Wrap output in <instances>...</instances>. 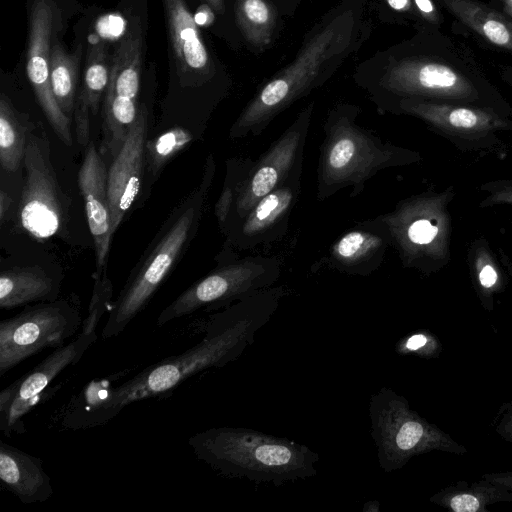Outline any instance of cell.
I'll return each mask as SVG.
<instances>
[{
    "instance_id": "obj_33",
    "label": "cell",
    "mask_w": 512,
    "mask_h": 512,
    "mask_svg": "<svg viewBox=\"0 0 512 512\" xmlns=\"http://www.w3.org/2000/svg\"><path fill=\"white\" fill-rule=\"evenodd\" d=\"M371 5L382 22L413 27L412 0H373Z\"/></svg>"
},
{
    "instance_id": "obj_16",
    "label": "cell",
    "mask_w": 512,
    "mask_h": 512,
    "mask_svg": "<svg viewBox=\"0 0 512 512\" xmlns=\"http://www.w3.org/2000/svg\"><path fill=\"white\" fill-rule=\"evenodd\" d=\"M303 161L278 187L262 197L226 236L224 247L252 250L281 240L301 193Z\"/></svg>"
},
{
    "instance_id": "obj_28",
    "label": "cell",
    "mask_w": 512,
    "mask_h": 512,
    "mask_svg": "<svg viewBox=\"0 0 512 512\" xmlns=\"http://www.w3.org/2000/svg\"><path fill=\"white\" fill-rule=\"evenodd\" d=\"M81 46L68 53L55 42L51 49L50 83L54 97L61 110L70 118L75 109L76 83L78 76Z\"/></svg>"
},
{
    "instance_id": "obj_2",
    "label": "cell",
    "mask_w": 512,
    "mask_h": 512,
    "mask_svg": "<svg viewBox=\"0 0 512 512\" xmlns=\"http://www.w3.org/2000/svg\"><path fill=\"white\" fill-rule=\"evenodd\" d=\"M285 286H272L238 300L208 318L203 338L193 347L162 359L117 386L91 382L71 399L62 424L86 429L107 424L128 405L172 392L196 374L238 359L276 312Z\"/></svg>"
},
{
    "instance_id": "obj_25",
    "label": "cell",
    "mask_w": 512,
    "mask_h": 512,
    "mask_svg": "<svg viewBox=\"0 0 512 512\" xmlns=\"http://www.w3.org/2000/svg\"><path fill=\"white\" fill-rule=\"evenodd\" d=\"M466 264L472 288L481 306L487 312H492L495 297L505 291L509 276L485 236L476 237L469 243Z\"/></svg>"
},
{
    "instance_id": "obj_31",
    "label": "cell",
    "mask_w": 512,
    "mask_h": 512,
    "mask_svg": "<svg viewBox=\"0 0 512 512\" xmlns=\"http://www.w3.org/2000/svg\"><path fill=\"white\" fill-rule=\"evenodd\" d=\"M251 157H233L226 162L224 184L215 205V216L224 233L229 217L239 196L242 182L252 166Z\"/></svg>"
},
{
    "instance_id": "obj_35",
    "label": "cell",
    "mask_w": 512,
    "mask_h": 512,
    "mask_svg": "<svg viewBox=\"0 0 512 512\" xmlns=\"http://www.w3.org/2000/svg\"><path fill=\"white\" fill-rule=\"evenodd\" d=\"M479 191L484 197L478 203L481 209L495 206H512V179H496L482 183Z\"/></svg>"
},
{
    "instance_id": "obj_21",
    "label": "cell",
    "mask_w": 512,
    "mask_h": 512,
    "mask_svg": "<svg viewBox=\"0 0 512 512\" xmlns=\"http://www.w3.org/2000/svg\"><path fill=\"white\" fill-rule=\"evenodd\" d=\"M454 19L453 28L488 49L512 54V19L489 2L436 0Z\"/></svg>"
},
{
    "instance_id": "obj_20",
    "label": "cell",
    "mask_w": 512,
    "mask_h": 512,
    "mask_svg": "<svg viewBox=\"0 0 512 512\" xmlns=\"http://www.w3.org/2000/svg\"><path fill=\"white\" fill-rule=\"evenodd\" d=\"M78 183L95 245L97 264L95 274L99 275L106 270L114 233L108 200V170L102 154L93 142L86 145L84 159L78 173Z\"/></svg>"
},
{
    "instance_id": "obj_9",
    "label": "cell",
    "mask_w": 512,
    "mask_h": 512,
    "mask_svg": "<svg viewBox=\"0 0 512 512\" xmlns=\"http://www.w3.org/2000/svg\"><path fill=\"white\" fill-rule=\"evenodd\" d=\"M237 251L224 247L218 265L193 283L159 314L156 324L190 315L200 309L218 310L258 291L270 288L281 275L277 256L238 257Z\"/></svg>"
},
{
    "instance_id": "obj_30",
    "label": "cell",
    "mask_w": 512,
    "mask_h": 512,
    "mask_svg": "<svg viewBox=\"0 0 512 512\" xmlns=\"http://www.w3.org/2000/svg\"><path fill=\"white\" fill-rule=\"evenodd\" d=\"M197 134L183 127H175L160 134L153 140H147L145 148V167L147 172L158 175L162 168L179 152L189 146Z\"/></svg>"
},
{
    "instance_id": "obj_15",
    "label": "cell",
    "mask_w": 512,
    "mask_h": 512,
    "mask_svg": "<svg viewBox=\"0 0 512 512\" xmlns=\"http://www.w3.org/2000/svg\"><path fill=\"white\" fill-rule=\"evenodd\" d=\"M58 19L59 11L51 0L33 1L29 16L26 72L52 129L64 144L71 146V121L59 107L50 83L51 43Z\"/></svg>"
},
{
    "instance_id": "obj_13",
    "label": "cell",
    "mask_w": 512,
    "mask_h": 512,
    "mask_svg": "<svg viewBox=\"0 0 512 512\" xmlns=\"http://www.w3.org/2000/svg\"><path fill=\"white\" fill-rule=\"evenodd\" d=\"M101 318L88 314L80 334L62 345L43 361L18 378L0 393V429L5 435L24 430V417L50 392L49 385L66 367L78 362L97 340L96 329Z\"/></svg>"
},
{
    "instance_id": "obj_42",
    "label": "cell",
    "mask_w": 512,
    "mask_h": 512,
    "mask_svg": "<svg viewBox=\"0 0 512 512\" xmlns=\"http://www.w3.org/2000/svg\"><path fill=\"white\" fill-rule=\"evenodd\" d=\"M488 2L512 19V0H488Z\"/></svg>"
},
{
    "instance_id": "obj_36",
    "label": "cell",
    "mask_w": 512,
    "mask_h": 512,
    "mask_svg": "<svg viewBox=\"0 0 512 512\" xmlns=\"http://www.w3.org/2000/svg\"><path fill=\"white\" fill-rule=\"evenodd\" d=\"M491 427L500 439L512 443V399L500 405Z\"/></svg>"
},
{
    "instance_id": "obj_29",
    "label": "cell",
    "mask_w": 512,
    "mask_h": 512,
    "mask_svg": "<svg viewBox=\"0 0 512 512\" xmlns=\"http://www.w3.org/2000/svg\"><path fill=\"white\" fill-rule=\"evenodd\" d=\"M27 136L10 100L0 98V163L6 172H15L24 160Z\"/></svg>"
},
{
    "instance_id": "obj_40",
    "label": "cell",
    "mask_w": 512,
    "mask_h": 512,
    "mask_svg": "<svg viewBox=\"0 0 512 512\" xmlns=\"http://www.w3.org/2000/svg\"><path fill=\"white\" fill-rule=\"evenodd\" d=\"M499 78L512 89V65L500 64L497 66Z\"/></svg>"
},
{
    "instance_id": "obj_37",
    "label": "cell",
    "mask_w": 512,
    "mask_h": 512,
    "mask_svg": "<svg viewBox=\"0 0 512 512\" xmlns=\"http://www.w3.org/2000/svg\"><path fill=\"white\" fill-rule=\"evenodd\" d=\"M481 478L512 491V471L488 472Z\"/></svg>"
},
{
    "instance_id": "obj_4",
    "label": "cell",
    "mask_w": 512,
    "mask_h": 512,
    "mask_svg": "<svg viewBox=\"0 0 512 512\" xmlns=\"http://www.w3.org/2000/svg\"><path fill=\"white\" fill-rule=\"evenodd\" d=\"M360 113V106L346 102L335 104L327 112L319 147L318 201L345 188H351L350 197H357L380 171L414 165L423 159L420 152L384 141L360 126Z\"/></svg>"
},
{
    "instance_id": "obj_19",
    "label": "cell",
    "mask_w": 512,
    "mask_h": 512,
    "mask_svg": "<svg viewBox=\"0 0 512 512\" xmlns=\"http://www.w3.org/2000/svg\"><path fill=\"white\" fill-rule=\"evenodd\" d=\"M392 247L390 232L379 217L357 222L329 247L327 265L340 273L369 276L383 263Z\"/></svg>"
},
{
    "instance_id": "obj_1",
    "label": "cell",
    "mask_w": 512,
    "mask_h": 512,
    "mask_svg": "<svg viewBox=\"0 0 512 512\" xmlns=\"http://www.w3.org/2000/svg\"><path fill=\"white\" fill-rule=\"evenodd\" d=\"M381 115L401 100L471 104L512 117V106L473 50L441 29L413 36L378 50L352 75Z\"/></svg>"
},
{
    "instance_id": "obj_44",
    "label": "cell",
    "mask_w": 512,
    "mask_h": 512,
    "mask_svg": "<svg viewBox=\"0 0 512 512\" xmlns=\"http://www.w3.org/2000/svg\"><path fill=\"white\" fill-rule=\"evenodd\" d=\"M511 230H512V222H511Z\"/></svg>"
},
{
    "instance_id": "obj_17",
    "label": "cell",
    "mask_w": 512,
    "mask_h": 512,
    "mask_svg": "<svg viewBox=\"0 0 512 512\" xmlns=\"http://www.w3.org/2000/svg\"><path fill=\"white\" fill-rule=\"evenodd\" d=\"M147 135L148 110L141 103L127 138L108 170V200L113 233L138 195L145 168Z\"/></svg>"
},
{
    "instance_id": "obj_43",
    "label": "cell",
    "mask_w": 512,
    "mask_h": 512,
    "mask_svg": "<svg viewBox=\"0 0 512 512\" xmlns=\"http://www.w3.org/2000/svg\"><path fill=\"white\" fill-rule=\"evenodd\" d=\"M208 7L219 16H225L227 7L225 0H203Z\"/></svg>"
},
{
    "instance_id": "obj_24",
    "label": "cell",
    "mask_w": 512,
    "mask_h": 512,
    "mask_svg": "<svg viewBox=\"0 0 512 512\" xmlns=\"http://www.w3.org/2000/svg\"><path fill=\"white\" fill-rule=\"evenodd\" d=\"M110 69L107 45L98 41L87 52L83 87L74 109L76 136L81 145L89 143L90 114L95 115L98 111L108 86Z\"/></svg>"
},
{
    "instance_id": "obj_5",
    "label": "cell",
    "mask_w": 512,
    "mask_h": 512,
    "mask_svg": "<svg viewBox=\"0 0 512 512\" xmlns=\"http://www.w3.org/2000/svg\"><path fill=\"white\" fill-rule=\"evenodd\" d=\"M215 174L216 161L209 154L199 182L173 208L111 304L102 330L104 339L124 331L183 256L199 229Z\"/></svg>"
},
{
    "instance_id": "obj_39",
    "label": "cell",
    "mask_w": 512,
    "mask_h": 512,
    "mask_svg": "<svg viewBox=\"0 0 512 512\" xmlns=\"http://www.w3.org/2000/svg\"><path fill=\"white\" fill-rule=\"evenodd\" d=\"M12 205V198L9 194L3 189L0 192V220L1 222L5 221V217L8 214V211Z\"/></svg>"
},
{
    "instance_id": "obj_6",
    "label": "cell",
    "mask_w": 512,
    "mask_h": 512,
    "mask_svg": "<svg viewBox=\"0 0 512 512\" xmlns=\"http://www.w3.org/2000/svg\"><path fill=\"white\" fill-rule=\"evenodd\" d=\"M196 457L219 474L275 486L317 474L319 455L294 440L248 428L217 427L188 439Z\"/></svg>"
},
{
    "instance_id": "obj_38",
    "label": "cell",
    "mask_w": 512,
    "mask_h": 512,
    "mask_svg": "<svg viewBox=\"0 0 512 512\" xmlns=\"http://www.w3.org/2000/svg\"><path fill=\"white\" fill-rule=\"evenodd\" d=\"M283 16L292 17L302 0H272Z\"/></svg>"
},
{
    "instance_id": "obj_11",
    "label": "cell",
    "mask_w": 512,
    "mask_h": 512,
    "mask_svg": "<svg viewBox=\"0 0 512 512\" xmlns=\"http://www.w3.org/2000/svg\"><path fill=\"white\" fill-rule=\"evenodd\" d=\"M23 164L20 225L38 240L62 235L67 227L69 203L56 178L50 142L43 131L28 132Z\"/></svg>"
},
{
    "instance_id": "obj_34",
    "label": "cell",
    "mask_w": 512,
    "mask_h": 512,
    "mask_svg": "<svg viewBox=\"0 0 512 512\" xmlns=\"http://www.w3.org/2000/svg\"><path fill=\"white\" fill-rule=\"evenodd\" d=\"M415 31L441 29L444 22L442 7L436 0H412Z\"/></svg>"
},
{
    "instance_id": "obj_12",
    "label": "cell",
    "mask_w": 512,
    "mask_h": 512,
    "mask_svg": "<svg viewBox=\"0 0 512 512\" xmlns=\"http://www.w3.org/2000/svg\"><path fill=\"white\" fill-rule=\"evenodd\" d=\"M82 327L67 300L40 302L0 323V376L45 348H58Z\"/></svg>"
},
{
    "instance_id": "obj_26",
    "label": "cell",
    "mask_w": 512,
    "mask_h": 512,
    "mask_svg": "<svg viewBox=\"0 0 512 512\" xmlns=\"http://www.w3.org/2000/svg\"><path fill=\"white\" fill-rule=\"evenodd\" d=\"M59 282L39 267H13L0 274V307L57 300Z\"/></svg>"
},
{
    "instance_id": "obj_27",
    "label": "cell",
    "mask_w": 512,
    "mask_h": 512,
    "mask_svg": "<svg viewBox=\"0 0 512 512\" xmlns=\"http://www.w3.org/2000/svg\"><path fill=\"white\" fill-rule=\"evenodd\" d=\"M430 502L453 512H488L489 506L512 503V491L486 479L458 481L430 497Z\"/></svg>"
},
{
    "instance_id": "obj_14",
    "label": "cell",
    "mask_w": 512,
    "mask_h": 512,
    "mask_svg": "<svg viewBox=\"0 0 512 512\" xmlns=\"http://www.w3.org/2000/svg\"><path fill=\"white\" fill-rule=\"evenodd\" d=\"M313 111L314 102L311 101L269 148L253 161L223 233L225 237L262 197L285 181L294 167L303 161Z\"/></svg>"
},
{
    "instance_id": "obj_8",
    "label": "cell",
    "mask_w": 512,
    "mask_h": 512,
    "mask_svg": "<svg viewBox=\"0 0 512 512\" xmlns=\"http://www.w3.org/2000/svg\"><path fill=\"white\" fill-rule=\"evenodd\" d=\"M370 434L380 468L390 473L413 457L438 451L463 456L467 448L413 410L408 400L382 387L369 400Z\"/></svg>"
},
{
    "instance_id": "obj_22",
    "label": "cell",
    "mask_w": 512,
    "mask_h": 512,
    "mask_svg": "<svg viewBox=\"0 0 512 512\" xmlns=\"http://www.w3.org/2000/svg\"><path fill=\"white\" fill-rule=\"evenodd\" d=\"M0 480L24 504L45 502L53 494L42 460L4 441L0 443Z\"/></svg>"
},
{
    "instance_id": "obj_10",
    "label": "cell",
    "mask_w": 512,
    "mask_h": 512,
    "mask_svg": "<svg viewBox=\"0 0 512 512\" xmlns=\"http://www.w3.org/2000/svg\"><path fill=\"white\" fill-rule=\"evenodd\" d=\"M390 114L419 119L462 152H498L505 147L501 134L512 132V117L471 104L405 99Z\"/></svg>"
},
{
    "instance_id": "obj_18",
    "label": "cell",
    "mask_w": 512,
    "mask_h": 512,
    "mask_svg": "<svg viewBox=\"0 0 512 512\" xmlns=\"http://www.w3.org/2000/svg\"><path fill=\"white\" fill-rule=\"evenodd\" d=\"M168 36L181 81L188 77V85L201 86L211 83L220 75L195 18L185 0H162Z\"/></svg>"
},
{
    "instance_id": "obj_32",
    "label": "cell",
    "mask_w": 512,
    "mask_h": 512,
    "mask_svg": "<svg viewBox=\"0 0 512 512\" xmlns=\"http://www.w3.org/2000/svg\"><path fill=\"white\" fill-rule=\"evenodd\" d=\"M399 354H412L423 359L439 357L441 343L429 331L421 330L401 339L396 346Z\"/></svg>"
},
{
    "instance_id": "obj_7",
    "label": "cell",
    "mask_w": 512,
    "mask_h": 512,
    "mask_svg": "<svg viewBox=\"0 0 512 512\" xmlns=\"http://www.w3.org/2000/svg\"><path fill=\"white\" fill-rule=\"evenodd\" d=\"M455 197L453 185L428 189L400 200L391 211L379 215L404 268L430 276L450 264V208Z\"/></svg>"
},
{
    "instance_id": "obj_23",
    "label": "cell",
    "mask_w": 512,
    "mask_h": 512,
    "mask_svg": "<svg viewBox=\"0 0 512 512\" xmlns=\"http://www.w3.org/2000/svg\"><path fill=\"white\" fill-rule=\"evenodd\" d=\"M232 9L243 42L257 55L269 49L284 28V16L272 0H233Z\"/></svg>"
},
{
    "instance_id": "obj_41",
    "label": "cell",
    "mask_w": 512,
    "mask_h": 512,
    "mask_svg": "<svg viewBox=\"0 0 512 512\" xmlns=\"http://www.w3.org/2000/svg\"><path fill=\"white\" fill-rule=\"evenodd\" d=\"M497 255L504 269L506 270L509 279L512 281V258L501 247L497 249Z\"/></svg>"
},
{
    "instance_id": "obj_3",
    "label": "cell",
    "mask_w": 512,
    "mask_h": 512,
    "mask_svg": "<svg viewBox=\"0 0 512 512\" xmlns=\"http://www.w3.org/2000/svg\"><path fill=\"white\" fill-rule=\"evenodd\" d=\"M368 0H341L305 33L293 60L264 82L229 129L238 140L260 135L296 101L325 85L369 40Z\"/></svg>"
}]
</instances>
